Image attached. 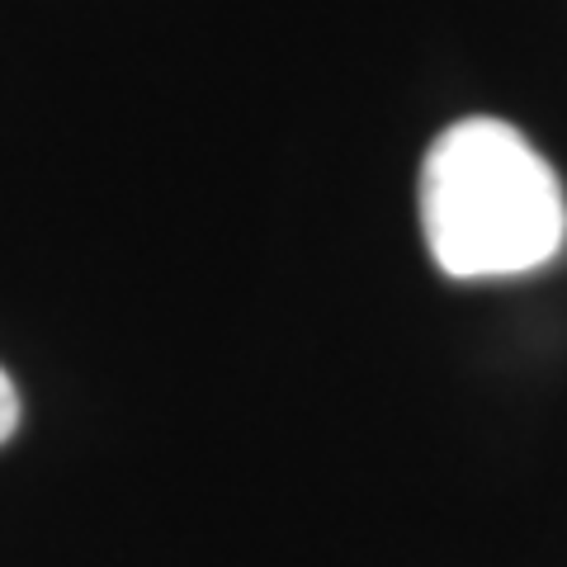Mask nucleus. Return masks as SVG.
<instances>
[{"label": "nucleus", "mask_w": 567, "mask_h": 567, "mask_svg": "<svg viewBox=\"0 0 567 567\" xmlns=\"http://www.w3.org/2000/svg\"><path fill=\"white\" fill-rule=\"evenodd\" d=\"M14 425H20V393H14L6 369H0V445L14 435Z\"/></svg>", "instance_id": "f03ea898"}, {"label": "nucleus", "mask_w": 567, "mask_h": 567, "mask_svg": "<svg viewBox=\"0 0 567 567\" xmlns=\"http://www.w3.org/2000/svg\"><path fill=\"white\" fill-rule=\"evenodd\" d=\"M421 233L450 279L539 270L567 237L554 166L502 118H458L421 166Z\"/></svg>", "instance_id": "f257e3e1"}]
</instances>
